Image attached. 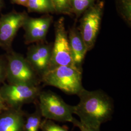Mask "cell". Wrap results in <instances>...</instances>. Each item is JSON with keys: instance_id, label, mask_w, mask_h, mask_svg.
I'll list each match as a JSON object with an SVG mask.
<instances>
[{"instance_id": "16", "label": "cell", "mask_w": 131, "mask_h": 131, "mask_svg": "<svg viewBox=\"0 0 131 131\" xmlns=\"http://www.w3.org/2000/svg\"><path fill=\"white\" fill-rule=\"evenodd\" d=\"M117 9L122 19L129 25L131 23V0H117Z\"/></svg>"}, {"instance_id": "1", "label": "cell", "mask_w": 131, "mask_h": 131, "mask_svg": "<svg viewBox=\"0 0 131 131\" xmlns=\"http://www.w3.org/2000/svg\"><path fill=\"white\" fill-rule=\"evenodd\" d=\"M77 95L79 103L73 106V113L79 117L83 124L100 128L102 124L111 119L114 112L113 102L103 91H89L83 88Z\"/></svg>"}, {"instance_id": "21", "label": "cell", "mask_w": 131, "mask_h": 131, "mask_svg": "<svg viewBox=\"0 0 131 131\" xmlns=\"http://www.w3.org/2000/svg\"><path fill=\"white\" fill-rule=\"evenodd\" d=\"M28 0H11L12 4L22 5L27 7L28 4Z\"/></svg>"}, {"instance_id": "18", "label": "cell", "mask_w": 131, "mask_h": 131, "mask_svg": "<svg viewBox=\"0 0 131 131\" xmlns=\"http://www.w3.org/2000/svg\"><path fill=\"white\" fill-rule=\"evenodd\" d=\"M40 129L42 131H69L67 128L56 124L52 120L45 118L42 121Z\"/></svg>"}, {"instance_id": "19", "label": "cell", "mask_w": 131, "mask_h": 131, "mask_svg": "<svg viewBox=\"0 0 131 131\" xmlns=\"http://www.w3.org/2000/svg\"><path fill=\"white\" fill-rule=\"evenodd\" d=\"M7 59L6 55L0 56V84H3L6 79Z\"/></svg>"}, {"instance_id": "22", "label": "cell", "mask_w": 131, "mask_h": 131, "mask_svg": "<svg viewBox=\"0 0 131 131\" xmlns=\"http://www.w3.org/2000/svg\"><path fill=\"white\" fill-rule=\"evenodd\" d=\"M7 108L8 107L5 104V102L2 98L1 93H0V111L4 110L5 109H7Z\"/></svg>"}, {"instance_id": "5", "label": "cell", "mask_w": 131, "mask_h": 131, "mask_svg": "<svg viewBox=\"0 0 131 131\" xmlns=\"http://www.w3.org/2000/svg\"><path fill=\"white\" fill-rule=\"evenodd\" d=\"M41 91L39 85L26 84H4L0 93L6 105L19 108L26 103L35 102Z\"/></svg>"}, {"instance_id": "6", "label": "cell", "mask_w": 131, "mask_h": 131, "mask_svg": "<svg viewBox=\"0 0 131 131\" xmlns=\"http://www.w3.org/2000/svg\"><path fill=\"white\" fill-rule=\"evenodd\" d=\"M104 3H95L83 14L78 27L88 51L94 46L98 35L103 14Z\"/></svg>"}, {"instance_id": "15", "label": "cell", "mask_w": 131, "mask_h": 131, "mask_svg": "<svg viewBox=\"0 0 131 131\" xmlns=\"http://www.w3.org/2000/svg\"><path fill=\"white\" fill-rule=\"evenodd\" d=\"M96 0H70L73 14L78 18L95 3Z\"/></svg>"}, {"instance_id": "8", "label": "cell", "mask_w": 131, "mask_h": 131, "mask_svg": "<svg viewBox=\"0 0 131 131\" xmlns=\"http://www.w3.org/2000/svg\"><path fill=\"white\" fill-rule=\"evenodd\" d=\"M25 11L13 10L0 17V47L6 53L12 51V45L19 29L28 17Z\"/></svg>"}, {"instance_id": "2", "label": "cell", "mask_w": 131, "mask_h": 131, "mask_svg": "<svg viewBox=\"0 0 131 131\" xmlns=\"http://www.w3.org/2000/svg\"><path fill=\"white\" fill-rule=\"evenodd\" d=\"M82 80V70L68 66L53 68L41 78L44 84L54 86L69 95H78L84 88Z\"/></svg>"}, {"instance_id": "24", "label": "cell", "mask_w": 131, "mask_h": 131, "mask_svg": "<svg viewBox=\"0 0 131 131\" xmlns=\"http://www.w3.org/2000/svg\"><path fill=\"white\" fill-rule=\"evenodd\" d=\"M1 112V111H0V112Z\"/></svg>"}, {"instance_id": "11", "label": "cell", "mask_w": 131, "mask_h": 131, "mask_svg": "<svg viewBox=\"0 0 131 131\" xmlns=\"http://www.w3.org/2000/svg\"><path fill=\"white\" fill-rule=\"evenodd\" d=\"M26 114L21 108L8 107L0 112V131H24Z\"/></svg>"}, {"instance_id": "20", "label": "cell", "mask_w": 131, "mask_h": 131, "mask_svg": "<svg viewBox=\"0 0 131 131\" xmlns=\"http://www.w3.org/2000/svg\"><path fill=\"white\" fill-rule=\"evenodd\" d=\"M71 123L74 125V126L78 127L81 131H100V128H95L93 127L86 126L83 124L80 121H77L74 118Z\"/></svg>"}, {"instance_id": "13", "label": "cell", "mask_w": 131, "mask_h": 131, "mask_svg": "<svg viewBox=\"0 0 131 131\" xmlns=\"http://www.w3.org/2000/svg\"><path fill=\"white\" fill-rule=\"evenodd\" d=\"M26 7L29 12L45 14L56 13L52 0H28Z\"/></svg>"}, {"instance_id": "23", "label": "cell", "mask_w": 131, "mask_h": 131, "mask_svg": "<svg viewBox=\"0 0 131 131\" xmlns=\"http://www.w3.org/2000/svg\"><path fill=\"white\" fill-rule=\"evenodd\" d=\"M4 6V1L0 0V11L3 9Z\"/></svg>"}, {"instance_id": "7", "label": "cell", "mask_w": 131, "mask_h": 131, "mask_svg": "<svg viewBox=\"0 0 131 131\" xmlns=\"http://www.w3.org/2000/svg\"><path fill=\"white\" fill-rule=\"evenodd\" d=\"M54 31L55 39L54 43H52L49 70L60 66H68L76 68L72 60L68 34L66 30L63 18L56 21L54 24Z\"/></svg>"}, {"instance_id": "17", "label": "cell", "mask_w": 131, "mask_h": 131, "mask_svg": "<svg viewBox=\"0 0 131 131\" xmlns=\"http://www.w3.org/2000/svg\"><path fill=\"white\" fill-rule=\"evenodd\" d=\"M56 13L72 15L73 14L70 0H52Z\"/></svg>"}, {"instance_id": "12", "label": "cell", "mask_w": 131, "mask_h": 131, "mask_svg": "<svg viewBox=\"0 0 131 131\" xmlns=\"http://www.w3.org/2000/svg\"><path fill=\"white\" fill-rule=\"evenodd\" d=\"M68 38L74 65L78 69L82 70V66L88 51L78 28L76 26L70 30Z\"/></svg>"}, {"instance_id": "3", "label": "cell", "mask_w": 131, "mask_h": 131, "mask_svg": "<svg viewBox=\"0 0 131 131\" xmlns=\"http://www.w3.org/2000/svg\"><path fill=\"white\" fill-rule=\"evenodd\" d=\"M6 79L10 84H26L39 85L41 78L25 57L12 50L7 52Z\"/></svg>"}, {"instance_id": "10", "label": "cell", "mask_w": 131, "mask_h": 131, "mask_svg": "<svg viewBox=\"0 0 131 131\" xmlns=\"http://www.w3.org/2000/svg\"><path fill=\"white\" fill-rule=\"evenodd\" d=\"M52 21L53 18L49 14H45L39 18L28 16L22 26L25 31V43L29 44L45 41Z\"/></svg>"}, {"instance_id": "14", "label": "cell", "mask_w": 131, "mask_h": 131, "mask_svg": "<svg viewBox=\"0 0 131 131\" xmlns=\"http://www.w3.org/2000/svg\"><path fill=\"white\" fill-rule=\"evenodd\" d=\"M36 104V111L32 114H26L24 131H38L40 128L42 116L37 103Z\"/></svg>"}, {"instance_id": "4", "label": "cell", "mask_w": 131, "mask_h": 131, "mask_svg": "<svg viewBox=\"0 0 131 131\" xmlns=\"http://www.w3.org/2000/svg\"><path fill=\"white\" fill-rule=\"evenodd\" d=\"M38 99L36 103L45 119L70 122L73 120V106L66 103L57 94L51 91H41Z\"/></svg>"}, {"instance_id": "9", "label": "cell", "mask_w": 131, "mask_h": 131, "mask_svg": "<svg viewBox=\"0 0 131 131\" xmlns=\"http://www.w3.org/2000/svg\"><path fill=\"white\" fill-rule=\"evenodd\" d=\"M35 43L28 48L25 58L41 78L50 68L52 43L46 41Z\"/></svg>"}]
</instances>
